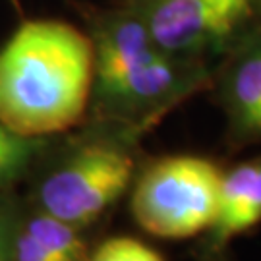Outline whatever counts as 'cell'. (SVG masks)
<instances>
[{
    "label": "cell",
    "mask_w": 261,
    "mask_h": 261,
    "mask_svg": "<svg viewBox=\"0 0 261 261\" xmlns=\"http://www.w3.org/2000/svg\"><path fill=\"white\" fill-rule=\"evenodd\" d=\"M28 157L29 155H21V153H0V184H4L6 180L14 176Z\"/></svg>",
    "instance_id": "4fadbf2b"
},
{
    "label": "cell",
    "mask_w": 261,
    "mask_h": 261,
    "mask_svg": "<svg viewBox=\"0 0 261 261\" xmlns=\"http://www.w3.org/2000/svg\"><path fill=\"white\" fill-rule=\"evenodd\" d=\"M87 261H165L153 248L128 236L105 240Z\"/></svg>",
    "instance_id": "9c48e42d"
},
{
    "label": "cell",
    "mask_w": 261,
    "mask_h": 261,
    "mask_svg": "<svg viewBox=\"0 0 261 261\" xmlns=\"http://www.w3.org/2000/svg\"><path fill=\"white\" fill-rule=\"evenodd\" d=\"M261 223V159L223 172L219 211L211 226L213 242L223 246Z\"/></svg>",
    "instance_id": "8992f818"
},
{
    "label": "cell",
    "mask_w": 261,
    "mask_h": 261,
    "mask_svg": "<svg viewBox=\"0 0 261 261\" xmlns=\"http://www.w3.org/2000/svg\"><path fill=\"white\" fill-rule=\"evenodd\" d=\"M31 151V143L28 138H21L18 134L8 130L2 122H0V153H21V155H29Z\"/></svg>",
    "instance_id": "7c38bea8"
},
{
    "label": "cell",
    "mask_w": 261,
    "mask_h": 261,
    "mask_svg": "<svg viewBox=\"0 0 261 261\" xmlns=\"http://www.w3.org/2000/svg\"><path fill=\"white\" fill-rule=\"evenodd\" d=\"M226 105L238 130L261 138V33L234 60L226 80Z\"/></svg>",
    "instance_id": "52a82bcc"
},
{
    "label": "cell",
    "mask_w": 261,
    "mask_h": 261,
    "mask_svg": "<svg viewBox=\"0 0 261 261\" xmlns=\"http://www.w3.org/2000/svg\"><path fill=\"white\" fill-rule=\"evenodd\" d=\"M25 230L60 261L89 259V250L80 234V228L58 217L41 211L29 221Z\"/></svg>",
    "instance_id": "ba28073f"
},
{
    "label": "cell",
    "mask_w": 261,
    "mask_h": 261,
    "mask_svg": "<svg viewBox=\"0 0 261 261\" xmlns=\"http://www.w3.org/2000/svg\"><path fill=\"white\" fill-rule=\"evenodd\" d=\"M257 0H147L140 18L157 47L186 56L224 41Z\"/></svg>",
    "instance_id": "5b68a950"
},
{
    "label": "cell",
    "mask_w": 261,
    "mask_h": 261,
    "mask_svg": "<svg viewBox=\"0 0 261 261\" xmlns=\"http://www.w3.org/2000/svg\"><path fill=\"white\" fill-rule=\"evenodd\" d=\"M134 159L112 143H91L74 153L41 186L43 211L84 228L126 192Z\"/></svg>",
    "instance_id": "277c9868"
},
{
    "label": "cell",
    "mask_w": 261,
    "mask_h": 261,
    "mask_svg": "<svg viewBox=\"0 0 261 261\" xmlns=\"http://www.w3.org/2000/svg\"><path fill=\"white\" fill-rule=\"evenodd\" d=\"M16 261H60L56 255L43 248L41 244L28 232H19L16 236Z\"/></svg>",
    "instance_id": "30bf717a"
},
{
    "label": "cell",
    "mask_w": 261,
    "mask_h": 261,
    "mask_svg": "<svg viewBox=\"0 0 261 261\" xmlns=\"http://www.w3.org/2000/svg\"><path fill=\"white\" fill-rule=\"evenodd\" d=\"M91 41L93 89L111 111H151L176 97L186 82L178 56L157 47L138 14L103 16Z\"/></svg>",
    "instance_id": "7a4b0ae2"
},
{
    "label": "cell",
    "mask_w": 261,
    "mask_h": 261,
    "mask_svg": "<svg viewBox=\"0 0 261 261\" xmlns=\"http://www.w3.org/2000/svg\"><path fill=\"white\" fill-rule=\"evenodd\" d=\"M16 230L6 213H0V261H16Z\"/></svg>",
    "instance_id": "8fae6325"
},
{
    "label": "cell",
    "mask_w": 261,
    "mask_h": 261,
    "mask_svg": "<svg viewBox=\"0 0 261 261\" xmlns=\"http://www.w3.org/2000/svg\"><path fill=\"white\" fill-rule=\"evenodd\" d=\"M91 35L56 19L23 21L0 48V122L21 138L68 130L93 91Z\"/></svg>",
    "instance_id": "6da1fadb"
},
{
    "label": "cell",
    "mask_w": 261,
    "mask_h": 261,
    "mask_svg": "<svg viewBox=\"0 0 261 261\" xmlns=\"http://www.w3.org/2000/svg\"><path fill=\"white\" fill-rule=\"evenodd\" d=\"M223 170L209 159L174 155L153 163L134 186L132 213L145 232L184 240L209 230L219 211Z\"/></svg>",
    "instance_id": "3957f363"
}]
</instances>
